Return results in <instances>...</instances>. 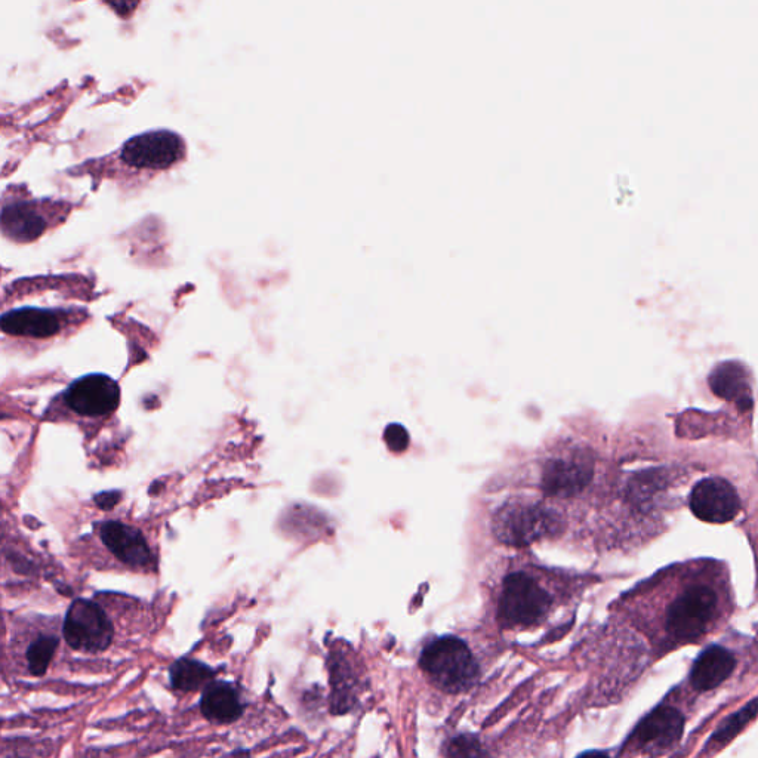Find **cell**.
Listing matches in <instances>:
<instances>
[{"instance_id": "52a82bcc", "label": "cell", "mask_w": 758, "mask_h": 758, "mask_svg": "<svg viewBox=\"0 0 758 758\" xmlns=\"http://www.w3.org/2000/svg\"><path fill=\"white\" fill-rule=\"evenodd\" d=\"M51 406V412L63 411L72 421H103L120 405V387L103 374L86 375L73 381Z\"/></svg>"}, {"instance_id": "9a60e30c", "label": "cell", "mask_w": 758, "mask_h": 758, "mask_svg": "<svg viewBox=\"0 0 758 758\" xmlns=\"http://www.w3.org/2000/svg\"><path fill=\"white\" fill-rule=\"evenodd\" d=\"M200 711L209 723L233 724L245 713V704L233 683L214 680L202 690Z\"/></svg>"}, {"instance_id": "277c9868", "label": "cell", "mask_w": 758, "mask_h": 758, "mask_svg": "<svg viewBox=\"0 0 758 758\" xmlns=\"http://www.w3.org/2000/svg\"><path fill=\"white\" fill-rule=\"evenodd\" d=\"M499 541L510 547H528L533 542L551 538L562 528L556 510L536 501H513L502 505L492 523Z\"/></svg>"}, {"instance_id": "e0dca14e", "label": "cell", "mask_w": 758, "mask_h": 758, "mask_svg": "<svg viewBox=\"0 0 758 758\" xmlns=\"http://www.w3.org/2000/svg\"><path fill=\"white\" fill-rule=\"evenodd\" d=\"M331 670V713L335 716L348 713L356 702L357 677L347 658L335 656L329 661Z\"/></svg>"}, {"instance_id": "3957f363", "label": "cell", "mask_w": 758, "mask_h": 758, "mask_svg": "<svg viewBox=\"0 0 758 758\" xmlns=\"http://www.w3.org/2000/svg\"><path fill=\"white\" fill-rule=\"evenodd\" d=\"M419 668L437 689L452 695L471 689L480 674L470 647L455 636L437 637L428 643L419 656Z\"/></svg>"}, {"instance_id": "8fae6325", "label": "cell", "mask_w": 758, "mask_h": 758, "mask_svg": "<svg viewBox=\"0 0 758 758\" xmlns=\"http://www.w3.org/2000/svg\"><path fill=\"white\" fill-rule=\"evenodd\" d=\"M696 519L711 525H726L741 513V498L727 480L708 477L696 483L689 498Z\"/></svg>"}, {"instance_id": "4fadbf2b", "label": "cell", "mask_w": 758, "mask_h": 758, "mask_svg": "<svg viewBox=\"0 0 758 758\" xmlns=\"http://www.w3.org/2000/svg\"><path fill=\"white\" fill-rule=\"evenodd\" d=\"M684 717L671 707H659L647 714L633 732L637 747H670L682 736Z\"/></svg>"}, {"instance_id": "44dd1931", "label": "cell", "mask_w": 758, "mask_h": 758, "mask_svg": "<svg viewBox=\"0 0 758 758\" xmlns=\"http://www.w3.org/2000/svg\"><path fill=\"white\" fill-rule=\"evenodd\" d=\"M445 753L448 758H493L479 736L471 733L454 736L446 745Z\"/></svg>"}, {"instance_id": "8992f818", "label": "cell", "mask_w": 758, "mask_h": 758, "mask_svg": "<svg viewBox=\"0 0 758 758\" xmlns=\"http://www.w3.org/2000/svg\"><path fill=\"white\" fill-rule=\"evenodd\" d=\"M551 603L550 593L538 579L526 572L511 573L502 585L498 619L505 628L532 627L547 616Z\"/></svg>"}, {"instance_id": "7c38bea8", "label": "cell", "mask_w": 758, "mask_h": 758, "mask_svg": "<svg viewBox=\"0 0 758 758\" xmlns=\"http://www.w3.org/2000/svg\"><path fill=\"white\" fill-rule=\"evenodd\" d=\"M48 203L20 202L6 205L2 212L3 233L15 242L29 243L48 230Z\"/></svg>"}, {"instance_id": "9c48e42d", "label": "cell", "mask_w": 758, "mask_h": 758, "mask_svg": "<svg viewBox=\"0 0 758 758\" xmlns=\"http://www.w3.org/2000/svg\"><path fill=\"white\" fill-rule=\"evenodd\" d=\"M75 320H82L73 311L60 308L21 307L2 316L3 334L27 341H48L60 337Z\"/></svg>"}, {"instance_id": "d6986e66", "label": "cell", "mask_w": 758, "mask_h": 758, "mask_svg": "<svg viewBox=\"0 0 758 758\" xmlns=\"http://www.w3.org/2000/svg\"><path fill=\"white\" fill-rule=\"evenodd\" d=\"M60 637L57 634L42 633L38 634L30 642L26 649V661L29 673L33 677H43L60 647Z\"/></svg>"}, {"instance_id": "ba28073f", "label": "cell", "mask_w": 758, "mask_h": 758, "mask_svg": "<svg viewBox=\"0 0 758 758\" xmlns=\"http://www.w3.org/2000/svg\"><path fill=\"white\" fill-rule=\"evenodd\" d=\"M596 462L584 448H563L545 461L541 488L553 498H573L593 482Z\"/></svg>"}, {"instance_id": "ac0fdd59", "label": "cell", "mask_w": 758, "mask_h": 758, "mask_svg": "<svg viewBox=\"0 0 758 758\" xmlns=\"http://www.w3.org/2000/svg\"><path fill=\"white\" fill-rule=\"evenodd\" d=\"M215 673L217 671L205 662L193 658H180L169 667V680L172 687L181 692H197L214 682Z\"/></svg>"}, {"instance_id": "6da1fadb", "label": "cell", "mask_w": 758, "mask_h": 758, "mask_svg": "<svg viewBox=\"0 0 758 758\" xmlns=\"http://www.w3.org/2000/svg\"><path fill=\"white\" fill-rule=\"evenodd\" d=\"M726 563L702 559L679 563L653 578L665 596L664 628L679 642L704 636L719 618L729 599Z\"/></svg>"}, {"instance_id": "ffe728a7", "label": "cell", "mask_w": 758, "mask_h": 758, "mask_svg": "<svg viewBox=\"0 0 758 758\" xmlns=\"http://www.w3.org/2000/svg\"><path fill=\"white\" fill-rule=\"evenodd\" d=\"M758 714V698L748 702L741 710L736 711L735 714L723 721L720 724L719 729L711 736L710 744L713 747H723L727 742L732 741L751 720Z\"/></svg>"}, {"instance_id": "7402d4cb", "label": "cell", "mask_w": 758, "mask_h": 758, "mask_svg": "<svg viewBox=\"0 0 758 758\" xmlns=\"http://www.w3.org/2000/svg\"><path fill=\"white\" fill-rule=\"evenodd\" d=\"M385 442L394 452H403L408 448L409 436L402 425L393 424L385 430Z\"/></svg>"}, {"instance_id": "30bf717a", "label": "cell", "mask_w": 758, "mask_h": 758, "mask_svg": "<svg viewBox=\"0 0 758 758\" xmlns=\"http://www.w3.org/2000/svg\"><path fill=\"white\" fill-rule=\"evenodd\" d=\"M186 154L183 138L175 132L150 131L126 141L122 157L126 165L146 171H162L171 168Z\"/></svg>"}, {"instance_id": "5bb4252c", "label": "cell", "mask_w": 758, "mask_h": 758, "mask_svg": "<svg viewBox=\"0 0 758 758\" xmlns=\"http://www.w3.org/2000/svg\"><path fill=\"white\" fill-rule=\"evenodd\" d=\"M711 391L720 399L733 403L741 412L753 409V387L747 368L739 362H724L717 365L711 372Z\"/></svg>"}, {"instance_id": "5b68a950", "label": "cell", "mask_w": 758, "mask_h": 758, "mask_svg": "<svg viewBox=\"0 0 758 758\" xmlns=\"http://www.w3.org/2000/svg\"><path fill=\"white\" fill-rule=\"evenodd\" d=\"M106 597L76 599L63 622V639L73 650L83 653L106 652L113 645L114 622L107 610Z\"/></svg>"}, {"instance_id": "7a4b0ae2", "label": "cell", "mask_w": 758, "mask_h": 758, "mask_svg": "<svg viewBox=\"0 0 758 758\" xmlns=\"http://www.w3.org/2000/svg\"><path fill=\"white\" fill-rule=\"evenodd\" d=\"M80 551L97 569L147 573L156 566L154 545L147 533L125 520L95 523L91 533L80 539Z\"/></svg>"}, {"instance_id": "2e32d148", "label": "cell", "mask_w": 758, "mask_h": 758, "mask_svg": "<svg viewBox=\"0 0 758 758\" xmlns=\"http://www.w3.org/2000/svg\"><path fill=\"white\" fill-rule=\"evenodd\" d=\"M735 656L721 646H710L696 659L690 682L701 692L716 689L735 670Z\"/></svg>"}, {"instance_id": "603a6c76", "label": "cell", "mask_w": 758, "mask_h": 758, "mask_svg": "<svg viewBox=\"0 0 758 758\" xmlns=\"http://www.w3.org/2000/svg\"><path fill=\"white\" fill-rule=\"evenodd\" d=\"M576 758H610L609 754L605 753V751L600 750H590L585 751V753L579 754Z\"/></svg>"}]
</instances>
